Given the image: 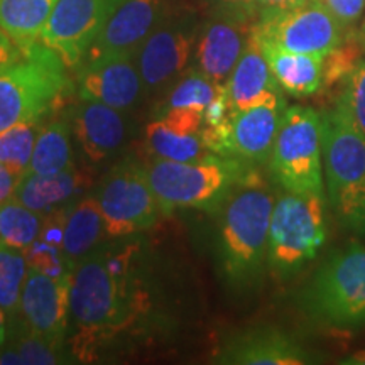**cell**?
I'll return each instance as SVG.
<instances>
[{"instance_id":"7a4b0ae2","label":"cell","mask_w":365,"mask_h":365,"mask_svg":"<svg viewBox=\"0 0 365 365\" xmlns=\"http://www.w3.org/2000/svg\"><path fill=\"white\" fill-rule=\"evenodd\" d=\"M276 196L261 171L250 166L235 182L217 213L215 261L234 291L252 289L267 266L269 227Z\"/></svg>"},{"instance_id":"f546056e","label":"cell","mask_w":365,"mask_h":365,"mask_svg":"<svg viewBox=\"0 0 365 365\" xmlns=\"http://www.w3.org/2000/svg\"><path fill=\"white\" fill-rule=\"evenodd\" d=\"M46 117L22 122L0 132V163L6 164L19 176H24L29 170L36 140H38Z\"/></svg>"},{"instance_id":"5bb4252c","label":"cell","mask_w":365,"mask_h":365,"mask_svg":"<svg viewBox=\"0 0 365 365\" xmlns=\"http://www.w3.org/2000/svg\"><path fill=\"white\" fill-rule=\"evenodd\" d=\"M168 9V0H112L102 31L85 59L113 54L134 56Z\"/></svg>"},{"instance_id":"d6986e66","label":"cell","mask_w":365,"mask_h":365,"mask_svg":"<svg viewBox=\"0 0 365 365\" xmlns=\"http://www.w3.org/2000/svg\"><path fill=\"white\" fill-rule=\"evenodd\" d=\"M73 137L90 164H100L125 143L127 124L122 110L80 98L70 108Z\"/></svg>"},{"instance_id":"52a82bcc","label":"cell","mask_w":365,"mask_h":365,"mask_svg":"<svg viewBox=\"0 0 365 365\" xmlns=\"http://www.w3.org/2000/svg\"><path fill=\"white\" fill-rule=\"evenodd\" d=\"M301 308L322 325H365L364 245H352L328 257L301 293Z\"/></svg>"},{"instance_id":"d590c367","label":"cell","mask_w":365,"mask_h":365,"mask_svg":"<svg viewBox=\"0 0 365 365\" xmlns=\"http://www.w3.org/2000/svg\"><path fill=\"white\" fill-rule=\"evenodd\" d=\"M346 31L354 27L365 11V0H318Z\"/></svg>"},{"instance_id":"ac0fdd59","label":"cell","mask_w":365,"mask_h":365,"mask_svg":"<svg viewBox=\"0 0 365 365\" xmlns=\"http://www.w3.org/2000/svg\"><path fill=\"white\" fill-rule=\"evenodd\" d=\"M217 364L227 365H304L312 354L293 336L274 327H257L228 339L215 354Z\"/></svg>"},{"instance_id":"3957f363","label":"cell","mask_w":365,"mask_h":365,"mask_svg":"<svg viewBox=\"0 0 365 365\" xmlns=\"http://www.w3.org/2000/svg\"><path fill=\"white\" fill-rule=\"evenodd\" d=\"M323 175L331 212L345 230L365 237V135L344 102L322 113Z\"/></svg>"},{"instance_id":"9a60e30c","label":"cell","mask_w":365,"mask_h":365,"mask_svg":"<svg viewBox=\"0 0 365 365\" xmlns=\"http://www.w3.org/2000/svg\"><path fill=\"white\" fill-rule=\"evenodd\" d=\"M76 88L78 98L93 100L122 112L134 108L145 91L130 54L85 59L78 68Z\"/></svg>"},{"instance_id":"ab89813d","label":"cell","mask_w":365,"mask_h":365,"mask_svg":"<svg viewBox=\"0 0 365 365\" xmlns=\"http://www.w3.org/2000/svg\"><path fill=\"white\" fill-rule=\"evenodd\" d=\"M0 365H22V359L19 350L9 341L0 349Z\"/></svg>"},{"instance_id":"1f68e13d","label":"cell","mask_w":365,"mask_h":365,"mask_svg":"<svg viewBox=\"0 0 365 365\" xmlns=\"http://www.w3.org/2000/svg\"><path fill=\"white\" fill-rule=\"evenodd\" d=\"M7 333H11L12 344L19 350L22 365H56L71 362V355L65 354L63 346L46 340L44 336L33 333L24 325L22 318L9 323Z\"/></svg>"},{"instance_id":"f1b7e54d","label":"cell","mask_w":365,"mask_h":365,"mask_svg":"<svg viewBox=\"0 0 365 365\" xmlns=\"http://www.w3.org/2000/svg\"><path fill=\"white\" fill-rule=\"evenodd\" d=\"M44 215L27 208L16 198L0 203V240L11 247L27 250L38 239Z\"/></svg>"},{"instance_id":"4fadbf2b","label":"cell","mask_w":365,"mask_h":365,"mask_svg":"<svg viewBox=\"0 0 365 365\" xmlns=\"http://www.w3.org/2000/svg\"><path fill=\"white\" fill-rule=\"evenodd\" d=\"M73 272L51 277L29 267L21 296V318L33 333L66 346Z\"/></svg>"},{"instance_id":"8fae6325","label":"cell","mask_w":365,"mask_h":365,"mask_svg":"<svg viewBox=\"0 0 365 365\" xmlns=\"http://www.w3.org/2000/svg\"><path fill=\"white\" fill-rule=\"evenodd\" d=\"M259 39L293 53L327 56L345 39L346 29L318 0H309L277 16L259 19L254 26Z\"/></svg>"},{"instance_id":"e575fe53","label":"cell","mask_w":365,"mask_h":365,"mask_svg":"<svg viewBox=\"0 0 365 365\" xmlns=\"http://www.w3.org/2000/svg\"><path fill=\"white\" fill-rule=\"evenodd\" d=\"M210 14L242 22H257V0H208Z\"/></svg>"},{"instance_id":"2e32d148","label":"cell","mask_w":365,"mask_h":365,"mask_svg":"<svg viewBox=\"0 0 365 365\" xmlns=\"http://www.w3.org/2000/svg\"><path fill=\"white\" fill-rule=\"evenodd\" d=\"M254 26L255 22L210 14L200 26L191 68L203 73L217 86H225L249 43Z\"/></svg>"},{"instance_id":"9c48e42d","label":"cell","mask_w":365,"mask_h":365,"mask_svg":"<svg viewBox=\"0 0 365 365\" xmlns=\"http://www.w3.org/2000/svg\"><path fill=\"white\" fill-rule=\"evenodd\" d=\"M93 195L108 239H127L149 230L161 213L148 168L132 158L117 163Z\"/></svg>"},{"instance_id":"8992f818","label":"cell","mask_w":365,"mask_h":365,"mask_svg":"<svg viewBox=\"0 0 365 365\" xmlns=\"http://www.w3.org/2000/svg\"><path fill=\"white\" fill-rule=\"evenodd\" d=\"M328 239L325 198L286 193L276 200L269 227L267 267L279 281L291 279L317 257Z\"/></svg>"},{"instance_id":"ffe728a7","label":"cell","mask_w":365,"mask_h":365,"mask_svg":"<svg viewBox=\"0 0 365 365\" xmlns=\"http://www.w3.org/2000/svg\"><path fill=\"white\" fill-rule=\"evenodd\" d=\"M203 112L173 108L158 113L145 127L144 144L149 154L170 161H195L208 154L203 143Z\"/></svg>"},{"instance_id":"60d3db41","label":"cell","mask_w":365,"mask_h":365,"mask_svg":"<svg viewBox=\"0 0 365 365\" xmlns=\"http://www.w3.org/2000/svg\"><path fill=\"white\" fill-rule=\"evenodd\" d=\"M341 365H365V350L362 352H355L344 360H340Z\"/></svg>"},{"instance_id":"8d00e7d4","label":"cell","mask_w":365,"mask_h":365,"mask_svg":"<svg viewBox=\"0 0 365 365\" xmlns=\"http://www.w3.org/2000/svg\"><path fill=\"white\" fill-rule=\"evenodd\" d=\"M24 58V53L21 51L19 46L14 43L11 36L0 27V73L16 66Z\"/></svg>"},{"instance_id":"4316f807","label":"cell","mask_w":365,"mask_h":365,"mask_svg":"<svg viewBox=\"0 0 365 365\" xmlns=\"http://www.w3.org/2000/svg\"><path fill=\"white\" fill-rule=\"evenodd\" d=\"M66 208L54 210L44 215L41 232L29 249L24 250L31 269L51 277H61L73 272V267L65 252V220Z\"/></svg>"},{"instance_id":"44dd1931","label":"cell","mask_w":365,"mask_h":365,"mask_svg":"<svg viewBox=\"0 0 365 365\" xmlns=\"http://www.w3.org/2000/svg\"><path fill=\"white\" fill-rule=\"evenodd\" d=\"M225 88L232 112L247 110L262 103H286L281 85L272 75L254 31Z\"/></svg>"},{"instance_id":"7c38bea8","label":"cell","mask_w":365,"mask_h":365,"mask_svg":"<svg viewBox=\"0 0 365 365\" xmlns=\"http://www.w3.org/2000/svg\"><path fill=\"white\" fill-rule=\"evenodd\" d=\"M112 0H58L41 34L68 70H78L107 19Z\"/></svg>"},{"instance_id":"6da1fadb","label":"cell","mask_w":365,"mask_h":365,"mask_svg":"<svg viewBox=\"0 0 365 365\" xmlns=\"http://www.w3.org/2000/svg\"><path fill=\"white\" fill-rule=\"evenodd\" d=\"M150 281L137 242L103 244L73 269L66 349L90 364L144 331L153 317Z\"/></svg>"},{"instance_id":"603a6c76","label":"cell","mask_w":365,"mask_h":365,"mask_svg":"<svg viewBox=\"0 0 365 365\" xmlns=\"http://www.w3.org/2000/svg\"><path fill=\"white\" fill-rule=\"evenodd\" d=\"M255 34V33H254ZM257 38V36H255ZM264 58L267 59L272 75L282 91L296 98L312 97L323 88L325 78V56L319 54L293 53L279 46L259 39Z\"/></svg>"},{"instance_id":"ba28073f","label":"cell","mask_w":365,"mask_h":365,"mask_svg":"<svg viewBox=\"0 0 365 365\" xmlns=\"http://www.w3.org/2000/svg\"><path fill=\"white\" fill-rule=\"evenodd\" d=\"M269 171L287 193L323 196L322 113L304 105L286 108L269 158Z\"/></svg>"},{"instance_id":"74e56055","label":"cell","mask_w":365,"mask_h":365,"mask_svg":"<svg viewBox=\"0 0 365 365\" xmlns=\"http://www.w3.org/2000/svg\"><path fill=\"white\" fill-rule=\"evenodd\" d=\"M307 2L309 0H257L259 19H267V17L277 16V14L293 11L296 7L304 6Z\"/></svg>"},{"instance_id":"d4e9b609","label":"cell","mask_w":365,"mask_h":365,"mask_svg":"<svg viewBox=\"0 0 365 365\" xmlns=\"http://www.w3.org/2000/svg\"><path fill=\"white\" fill-rule=\"evenodd\" d=\"M73 129L70 110L59 112L53 118H44V124L36 140L33 158L27 173L54 175L75 164L73 154Z\"/></svg>"},{"instance_id":"cb8c5ba5","label":"cell","mask_w":365,"mask_h":365,"mask_svg":"<svg viewBox=\"0 0 365 365\" xmlns=\"http://www.w3.org/2000/svg\"><path fill=\"white\" fill-rule=\"evenodd\" d=\"M108 239L95 195H83L68 207L65 220V252L75 269L81 259Z\"/></svg>"},{"instance_id":"484cf974","label":"cell","mask_w":365,"mask_h":365,"mask_svg":"<svg viewBox=\"0 0 365 365\" xmlns=\"http://www.w3.org/2000/svg\"><path fill=\"white\" fill-rule=\"evenodd\" d=\"M58 0H0V27L24 56L41 43V34Z\"/></svg>"},{"instance_id":"7bdbcfd3","label":"cell","mask_w":365,"mask_h":365,"mask_svg":"<svg viewBox=\"0 0 365 365\" xmlns=\"http://www.w3.org/2000/svg\"><path fill=\"white\" fill-rule=\"evenodd\" d=\"M359 33H360V36H362V39L365 41V21H364L362 27H360V31H359Z\"/></svg>"},{"instance_id":"30bf717a","label":"cell","mask_w":365,"mask_h":365,"mask_svg":"<svg viewBox=\"0 0 365 365\" xmlns=\"http://www.w3.org/2000/svg\"><path fill=\"white\" fill-rule=\"evenodd\" d=\"M200 22L188 11L168 9L134 54L148 93H158L180 78L193 59Z\"/></svg>"},{"instance_id":"f35d334b","label":"cell","mask_w":365,"mask_h":365,"mask_svg":"<svg viewBox=\"0 0 365 365\" xmlns=\"http://www.w3.org/2000/svg\"><path fill=\"white\" fill-rule=\"evenodd\" d=\"M21 178L17 173H14L11 168H7L6 164L0 163V203L7 202V200L14 198L17 185H19Z\"/></svg>"},{"instance_id":"5b68a950","label":"cell","mask_w":365,"mask_h":365,"mask_svg":"<svg viewBox=\"0 0 365 365\" xmlns=\"http://www.w3.org/2000/svg\"><path fill=\"white\" fill-rule=\"evenodd\" d=\"M66 70L63 59L39 43L21 63L0 73V132L61 107L73 90Z\"/></svg>"},{"instance_id":"83f0119b","label":"cell","mask_w":365,"mask_h":365,"mask_svg":"<svg viewBox=\"0 0 365 365\" xmlns=\"http://www.w3.org/2000/svg\"><path fill=\"white\" fill-rule=\"evenodd\" d=\"M29 264L26 252L0 240V308L9 323L21 318V296L24 289Z\"/></svg>"},{"instance_id":"7402d4cb","label":"cell","mask_w":365,"mask_h":365,"mask_svg":"<svg viewBox=\"0 0 365 365\" xmlns=\"http://www.w3.org/2000/svg\"><path fill=\"white\" fill-rule=\"evenodd\" d=\"M91 181L93 176L88 168H78L76 163L54 175L26 173L17 185L14 198L34 212L48 215L76 202L90 188Z\"/></svg>"},{"instance_id":"d6a6232c","label":"cell","mask_w":365,"mask_h":365,"mask_svg":"<svg viewBox=\"0 0 365 365\" xmlns=\"http://www.w3.org/2000/svg\"><path fill=\"white\" fill-rule=\"evenodd\" d=\"M365 54V41L360 33L346 31L345 39L340 46H336L330 54L325 56V78H323V88H330L336 81L349 78L360 59Z\"/></svg>"},{"instance_id":"e0dca14e","label":"cell","mask_w":365,"mask_h":365,"mask_svg":"<svg viewBox=\"0 0 365 365\" xmlns=\"http://www.w3.org/2000/svg\"><path fill=\"white\" fill-rule=\"evenodd\" d=\"M286 108V103H262L232 112L225 120L222 156L240 159L250 166L269 163Z\"/></svg>"},{"instance_id":"b9f144b4","label":"cell","mask_w":365,"mask_h":365,"mask_svg":"<svg viewBox=\"0 0 365 365\" xmlns=\"http://www.w3.org/2000/svg\"><path fill=\"white\" fill-rule=\"evenodd\" d=\"M7 335H9L7 333V317H6V313H4V309L0 308V349L6 345Z\"/></svg>"},{"instance_id":"4dcf8cb0","label":"cell","mask_w":365,"mask_h":365,"mask_svg":"<svg viewBox=\"0 0 365 365\" xmlns=\"http://www.w3.org/2000/svg\"><path fill=\"white\" fill-rule=\"evenodd\" d=\"M218 90L220 86L208 80L203 73L190 68L188 71L185 70L171 86L159 113L173 110V108H195V110L205 112V108L217 97Z\"/></svg>"},{"instance_id":"277c9868","label":"cell","mask_w":365,"mask_h":365,"mask_svg":"<svg viewBox=\"0 0 365 365\" xmlns=\"http://www.w3.org/2000/svg\"><path fill=\"white\" fill-rule=\"evenodd\" d=\"M145 168L161 213L170 215L176 210L213 212L250 164L208 153L195 161L154 158Z\"/></svg>"},{"instance_id":"836d02e7","label":"cell","mask_w":365,"mask_h":365,"mask_svg":"<svg viewBox=\"0 0 365 365\" xmlns=\"http://www.w3.org/2000/svg\"><path fill=\"white\" fill-rule=\"evenodd\" d=\"M352 113L355 124L365 135V54L357 68L350 73L345 81V88L340 95Z\"/></svg>"}]
</instances>
